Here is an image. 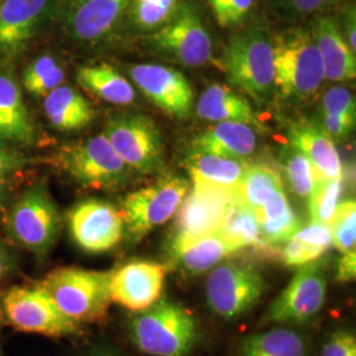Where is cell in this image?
<instances>
[{"label":"cell","instance_id":"cell-1","mask_svg":"<svg viewBox=\"0 0 356 356\" xmlns=\"http://www.w3.org/2000/svg\"><path fill=\"white\" fill-rule=\"evenodd\" d=\"M275 91L286 99L307 101L326 81L318 48L309 29L293 26L272 36Z\"/></svg>","mask_w":356,"mask_h":356},{"label":"cell","instance_id":"cell-2","mask_svg":"<svg viewBox=\"0 0 356 356\" xmlns=\"http://www.w3.org/2000/svg\"><path fill=\"white\" fill-rule=\"evenodd\" d=\"M129 335L147 355L188 356L198 339V323L186 307L159 300L132 317Z\"/></svg>","mask_w":356,"mask_h":356},{"label":"cell","instance_id":"cell-3","mask_svg":"<svg viewBox=\"0 0 356 356\" xmlns=\"http://www.w3.org/2000/svg\"><path fill=\"white\" fill-rule=\"evenodd\" d=\"M229 82L254 101L267 102L275 94L272 36L263 28L235 33L222 57Z\"/></svg>","mask_w":356,"mask_h":356},{"label":"cell","instance_id":"cell-4","mask_svg":"<svg viewBox=\"0 0 356 356\" xmlns=\"http://www.w3.org/2000/svg\"><path fill=\"white\" fill-rule=\"evenodd\" d=\"M108 272L78 267L58 268L38 285L51 296L54 304L69 318L99 322L106 318L111 304Z\"/></svg>","mask_w":356,"mask_h":356},{"label":"cell","instance_id":"cell-5","mask_svg":"<svg viewBox=\"0 0 356 356\" xmlns=\"http://www.w3.org/2000/svg\"><path fill=\"white\" fill-rule=\"evenodd\" d=\"M53 164L76 182L92 189H110L124 184L131 173L104 135L63 145Z\"/></svg>","mask_w":356,"mask_h":356},{"label":"cell","instance_id":"cell-6","mask_svg":"<svg viewBox=\"0 0 356 356\" xmlns=\"http://www.w3.org/2000/svg\"><path fill=\"white\" fill-rule=\"evenodd\" d=\"M4 229L13 242L29 252H49L61 231V216L44 184L29 188L13 202Z\"/></svg>","mask_w":356,"mask_h":356},{"label":"cell","instance_id":"cell-7","mask_svg":"<svg viewBox=\"0 0 356 356\" xmlns=\"http://www.w3.org/2000/svg\"><path fill=\"white\" fill-rule=\"evenodd\" d=\"M149 51L186 67H200L213 58V41L198 7L184 0L173 19L147 36Z\"/></svg>","mask_w":356,"mask_h":356},{"label":"cell","instance_id":"cell-8","mask_svg":"<svg viewBox=\"0 0 356 356\" xmlns=\"http://www.w3.org/2000/svg\"><path fill=\"white\" fill-rule=\"evenodd\" d=\"M191 184L186 178L168 175L152 185L129 193L123 201L124 232L132 242H140L151 231L176 216Z\"/></svg>","mask_w":356,"mask_h":356},{"label":"cell","instance_id":"cell-9","mask_svg":"<svg viewBox=\"0 0 356 356\" xmlns=\"http://www.w3.org/2000/svg\"><path fill=\"white\" fill-rule=\"evenodd\" d=\"M266 289V279L254 266L219 263L207 276L206 298L218 317L232 321L251 312Z\"/></svg>","mask_w":356,"mask_h":356},{"label":"cell","instance_id":"cell-10","mask_svg":"<svg viewBox=\"0 0 356 356\" xmlns=\"http://www.w3.org/2000/svg\"><path fill=\"white\" fill-rule=\"evenodd\" d=\"M103 135L129 169L152 173L163 166L164 143L161 131L149 116L114 115L107 120Z\"/></svg>","mask_w":356,"mask_h":356},{"label":"cell","instance_id":"cell-11","mask_svg":"<svg viewBox=\"0 0 356 356\" xmlns=\"http://www.w3.org/2000/svg\"><path fill=\"white\" fill-rule=\"evenodd\" d=\"M1 307L15 329L48 337H67L79 332L76 321L69 318L40 285L15 286L4 294Z\"/></svg>","mask_w":356,"mask_h":356},{"label":"cell","instance_id":"cell-12","mask_svg":"<svg viewBox=\"0 0 356 356\" xmlns=\"http://www.w3.org/2000/svg\"><path fill=\"white\" fill-rule=\"evenodd\" d=\"M242 202L239 195L193 184L176 213L169 242L189 241L219 232L229 207Z\"/></svg>","mask_w":356,"mask_h":356},{"label":"cell","instance_id":"cell-13","mask_svg":"<svg viewBox=\"0 0 356 356\" xmlns=\"http://www.w3.org/2000/svg\"><path fill=\"white\" fill-rule=\"evenodd\" d=\"M327 279L322 266L314 261L298 268L289 285L269 306L268 323H305L314 318L326 298Z\"/></svg>","mask_w":356,"mask_h":356},{"label":"cell","instance_id":"cell-14","mask_svg":"<svg viewBox=\"0 0 356 356\" xmlns=\"http://www.w3.org/2000/svg\"><path fill=\"white\" fill-rule=\"evenodd\" d=\"M69 232L76 245L89 254L115 248L124 236V220L114 206L101 200H86L67 213Z\"/></svg>","mask_w":356,"mask_h":356},{"label":"cell","instance_id":"cell-15","mask_svg":"<svg viewBox=\"0 0 356 356\" xmlns=\"http://www.w3.org/2000/svg\"><path fill=\"white\" fill-rule=\"evenodd\" d=\"M128 73L136 88L161 111L177 119H185L194 107L191 82L181 72L160 64H135Z\"/></svg>","mask_w":356,"mask_h":356},{"label":"cell","instance_id":"cell-16","mask_svg":"<svg viewBox=\"0 0 356 356\" xmlns=\"http://www.w3.org/2000/svg\"><path fill=\"white\" fill-rule=\"evenodd\" d=\"M60 0H3L0 4V56L11 61L26 51L51 19Z\"/></svg>","mask_w":356,"mask_h":356},{"label":"cell","instance_id":"cell-17","mask_svg":"<svg viewBox=\"0 0 356 356\" xmlns=\"http://www.w3.org/2000/svg\"><path fill=\"white\" fill-rule=\"evenodd\" d=\"M169 267L148 260H132L111 270V302L131 312H141L156 304L164 291Z\"/></svg>","mask_w":356,"mask_h":356},{"label":"cell","instance_id":"cell-18","mask_svg":"<svg viewBox=\"0 0 356 356\" xmlns=\"http://www.w3.org/2000/svg\"><path fill=\"white\" fill-rule=\"evenodd\" d=\"M129 0H73L65 16V32L78 42L107 38L127 11Z\"/></svg>","mask_w":356,"mask_h":356},{"label":"cell","instance_id":"cell-19","mask_svg":"<svg viewBox=\"0 0 356 356\" xmlns=\"http://www.w3.org/2000/svg\"><path fill=\"white\" fill-rule=\"evenodd\" d=\"M35 135L19 79L10 61L0 58V141L28 147Z\"/></svg>","mask_w":356,"mask_h":356},{"label":"cell","instance_id":"cell-20","mask_svg":"<svg viewBox=\"0 0 356 356\" xmlns=\"http://www.w3.org/2000/svg\"><path fill=\"white\" fill-rule=\"evenodd\" d=\"M310 33L318 48L325 76L331 82L354 81L355 53L350 49L338 22L330 16H317L310 24Z\"/></svg>","mask_w":356,"mask_h":356},{"label":"cell","instance_id":"cell-21","mask_svg":"<svg viewBox=\"0 0 356 356\" xmlns=\"http://www.w3.org/2000/svg\"><path fill=\"white\" fill-rule=\"evenodd\" d=\"M238 251L219 232L189 241L169 242L168 254L181 272L195 276L207 272Z\"/></svg>","mask_w":356,"mask_h":356},{"label":"cell","instance_id":"cell-22","mask_svg":"<svg viewBox=\"0 0 356 356\" xmlns=\"http://www.w3.org/2000/svg\"><path fill=\"white\" fill-rule=\"evenodd\" d=\"M291 145L305 156L316 172L317 181L343 177V166L334 140L312 124L294 126L289 132Z\"/></svg>","mask_w":356,"mask_h":356},{"label":"cell","instance_id":"cell-23","mask_svg":"<svg viewBox=\"0 0 356 356\" xmlns=\"http://www.w3.org/2000/svg\"><path fill=\"white\" fill-rule=\"evenodd\" d=\"M185 166L193 184L227 191L241 198V184L248 168L244 160L193 151L188 156Z\"/></svg>","mask_w":356,"mask_h":356},{"label":"cell","instance_id":"cell-24","mask_svg":"<svg viewBox=\"0 0 356 356\" xmlns=\"http://www.w3.org/2000/svg\"><path fill=\"white\" fill-rule=\"evenodd\" d=\"M254 127L241 122H222L207 128L191 143L193 151L244 160L254 152Z\"/></svg>","mask_w":356,"mask_h":356},{"label":"cell","instance_id":"cell-25","mask_svg":"<svg viewBox=\"0 0 356 356\" xmlns=\"http://www.w3.org/2000/svg\"><path fill=\"white\" fill-rule=\"evenodd\" d=\"M195 113L201 119L213 123L241 122L254 128L260 126L251 103L241 94L219 83L210 85L201 94L195 104Z\"/></svg>","mask_w":356,"mask_h":356},{"label":"cell","instance_id":"cell-26","mask_svg":"<svg viewBox=\"0 0 356 356\" xmlns=\"http://www.w3.org/2000/svg\"><path fill=\"white\" fill-rule=\"evenodd\" d=\"M44 111L51 127L61 132H74L89 127L95 110L89 101L70 85H61L44 99Z\"/></svg>","mask_w":356,"mask_h":356},{"label":"cell","instance_id":"cell-27","mask_svg":"<svg viewBox=\"0 0 356 356\" xmlns=\"http://www.w3.org/2000/svg\"><path fill=\"white\" fill-rule=\"evenodd\" d=\"M76 81L92 95L115 106L132 104L136 98L132 83L113 65L106 63L79 67Z\"/></svg>","mask_w":356,"mask_h":356},{"label":"cell","instance_id":"cell-28","mask_svg":"<svg viewBox=\"0 0 356 356\" xmlns=\"http://www.w3.org/2000/svg\"><path fill=\"white\" fill-rule=\"evenodd\" d=\"M264 242L275 248L291 239L302 227L285 191L277 193L267 204L254 210Z\"/></svg>","mask_w":356,"mask_h":356},{"label":"cell","instance_id":"cell-29","mask_svg":"<svg viewBox=\"0 0 356 356\" xmlns=\"http://www.w3.org/2000/svg\"><path fill=\"white\" fill-rule=\"evenodd\" d=\"M331 245V231L329 225L312 222L302 226L281 248V260L285 266L304 267L318 261L329 251Z\"/></svg>","mask_w":356,"mask_h":356},{"label":"cell","instance_id":"cell-30","mask_svg":"<svg viewBox=\"0 0 356 356\" xmlns=\"http://www.w3.org/2000/svg\"><path fill=\"white\" fill-rule=\"evenodd\" d=\"M219 234L239 252L254 248L260 254H268L273 248L264 242L260 225L254 210L243 202H235L229 207Z\"/></svg>","mask_w":356,"mask_h":356},{"label":"cell","instance_id":"cell-31","mask_svg":"<svg viewBox=\"0 0 356 356\" xmlns=\"http://www.w3.org/2000/svg\"><path fill=\"white\" fill-rule=\"evenodd\" d=\"M243 356H305L304 338L291 329H272L248 337L242 347Z\"/></svg>","mask_w":356,"mask_h":356},{"label":"cell","instance_id":"cell-32","mask_svg":"<svg viewBox=\"0 0 356 356\" xmlns=\"http://www.w3.org/2000/svg\"><path fill=\"white\" fill-rule=\"evenodd\" d=\"M284 191V182L280 173L267 164L248 165L241 184V201L252 210L263 204Z\"/></svg>","mask_w":356,"mask_h":356},{"label":"cell","instance_id":"cell-33","mask_svg":"<svg viewBox=\"0 0 356 356\" xmlns=\"http://www.w3.org/2000/svg\"><path fill=\"white\" fill-rule=\"evenodd\" d=\"M184 0H129L128 15L132 28L140 35H151L169 23Z\"/></svg>","mask_w":356,"mask_h":356},{"label":"cell","instance_id":"cell-34","mask_svg":"<svg viewBox=\"0 0 356 356\" xmlns=\"http://www.w3.org/2000/svg\"><path fill=\"white\" fill-rule=\"evenodd\" d=\"M281 165L289 188L300 198H309L317 184V177L310 161L289 144L281 156Z\"/></svg>","mask_w":356,"mask_h":356},{"label":"cell","instance_id":"cell-35","mask_svg":"<svg viewBox=\"0 0 356 356\" xmlns=\"http://www.w3.org/2000/svg\"><path fill=\"white\" fill-rule=\"evenodd\" d=\"M343 177L317 181L309 195V213L312 222L329 225L343 194Z\"/></svg>","mask_w":356,"mask_h":356},{"label":"cell","instance_id":"cell-36","mask_svg":"<svg viewBox=\"0 0 356 356\" xmlns=\"http://www.w3.org/2000/svg\"><path fill=\"white\" fill-rule=\"evenodd\" d=\"M331 244L341 252L355 250L356 245V204L355 200H346L338 204L329 222Z\"/></svg>","mask_w":356,"mask_h":356},{"label":"cell","instance_id":"cell-37","mask_svg":"<svg viewBox=\"0 0 356 356\" xmlns=\"http://www.w3.org/2000/svg\"><path fill=\"white\" fill-rule=\"evenodd\" d=\"M218 24L222 28L239 26L248 17L254 0H207Z\"/></svg>","mask_w":356,"mask_h":356},{"label":"cell","instance_id":"cell-38","mask_svg":"<svg viewBox=\"0 0 356 356\" xmlns=\"http://www.w3.org/2000/svg\"><path fill=\"white\" fill-rule=\"evenodd\" d=\"M322 115H334L356 120L355 98L342 86L327 90L322 98Z\"/></svg>","mask_w":356,"mask_h":356},{"label":"cell","instance_id":"cell-39","mask_svg":"<svg viewBox=\"0 0 356 356\" xmlns=\"http://www.w3.org/2000/svg\"><path fill=\"white\" fill-rule=\"evenodd\" d=\"M343 0H275L282 13L291 17L301 19L322 15L338 6Z\"/></svg>","mask_w":356,"mask_h":356},{"label":"cell","instance_id":"cell-40","mask_svg":"<svg viewBox=\"0 0 356 356\" xmlns=\"http://www.w3.org/2000/svg\"><path fill=\"white\" fill-rule=\"evenodd\" d=\"M319 356H356L355 335L346 330L332 332L323 344Z\"/></svg>","mask_w":356,"mask_h":356},{"label":"cell","instance_id":"cell-41","mask_svg":"<svg viewBox=\"0 0 356 356\" xmlns=\"http://www.w3.org/2000/svg\"><path fill=\"white\" fill-rule=\"evenodd\" d=\"M58 65L57 58L53 54H41L33 61H31L26 65L23 73V86L24 89H28L32 86L35 82H38L41 76L48 74L51 69H54Z\"/></svg>","mask_w":356,"mask_h":356},{"label":"cell","instance_id":"cell-42","mask_svg":"<svg viewBox=\"0 0 356 356\" xmlns=\"http://www.w3.org/2000/svg\"><path fill=\"white\" fill-rule=\"evenodd\" d=\"M65 78H66L65 69L58 64L54 69H51L48 74L41 76L38 82H35L32 86H29L26 91L35 97H47L51 91L64 85Z\"/></svg>","mask_w":356,"mask_h":356},{"label":"cell","instance_id":"cell-43","mask_svg":"<svg viewBox=\"0 0 356 356\" xmlns=\"http://www.w3.org/2000/svg\"><path fill=\"white\" fill-rule=\"evenodd\" d=\"M26 164L28 160L23 154L0 145V182H3L4 178Z\"/></svg>","mask_w":356,"mask_h":356},{"label":"cell","instance_id":"cell-44","mask_svg":"<svg viewBox=\"0 0 356 356\" xmlns=\"http://www.w3.org/2000/svg\"><path fill=\"white\" fill-rule=\"evenodd\" d=\"M356 276V251H348L342 254L338 263L335 280L339 282H350L355 280Z\"/></svg>","mask_w":356,"mask_h":356},{"label":"cell","instance_id":"cell-45","mask_svg":"<svg viewBox=\"0 0 356 356\" xmlns=\"http://www.w3.org/2000/svg\"><path fill=\"white\" fill-rule=\"evenodd\" d=\"M343 26L344 31L342 33L344 40L347 41L350 49L356 53V13L354 6L347 10L344 16Z\"/></svg>","mask_w":356,"mask_h":356},{"label":"cell","instance_id":"cell-46","mask_svg":"<svg viewBox=\"0 0 356 356\" xmlns=\"http://www.w3.org/2000/svg\"><path fill=\"white\" fill-rule=\"evenodd\" d=\"M13 268V259L6 250L4 245L0 244V282L4 281V279L11 273Z\"/></svg>","mask_w":356,"mask_h":356},{"label":"cell","instance_id":"cell-47","mask_svg":"<svg viewBox=\"0 0 356 356\" xmlns=\"http://www.w3.org/2000/svg\"><path fill=\"white\" fill-rule=\"evenodd\" d=\"M4 198H6V191H4V186H3V182H0V209L4 204Z\"/></svg>","mask_w":356,"mask_h":356},{"label":"cell","instance_id":"cell-48","mask_svg":"<svg viewBox=\"0 0 356 356\" xmlns=\"http://www.w3.org/2000/svg\"><path fill=\"white\" fill-rule=\"evenodd\" d=\"M91 356H119L116 355V354H113V353H108V351H98V353H95V354H92Z\"/></svg>","mask_w":356,"mask_h":356}]
</instances>
